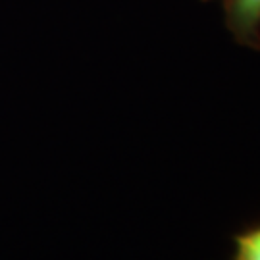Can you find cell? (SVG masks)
Wrapping results in <instances>:
<instances>
[{
    "label": "cell",
    "instance_id": "1",
    "mask_svg": "<svg viewBox=\"0 0 260 260\" xmlns=\"http://www.w3.org/2000/svg\"><path fill=\"white\" fill-rule=\"evenodd\" d=\"M223 23L237 45L260 50V0H223Z\"/></svg>",
    "mask_w": 260,
    "mask_h": 260
},
{
    "label": "cell",
    "instance_id": "2",
    "mask_svg": "<svg viewBox=\"0 0 260 260\" xmlns=\"http://www.w3.org/2000/svg\"><path fill=\"white\" fill-rule=\"evenodd\" d=\"M235 254L233 260H260V225L233 235Z\"/></svg>",
    "mask_w": 260,
    "mask_h": 260
}]
</instances>
